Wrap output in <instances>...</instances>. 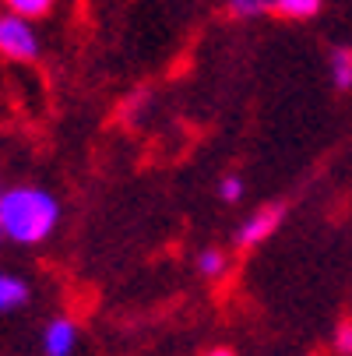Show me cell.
Segmentation results:
<instances>
[{"mask_svg": "<svg viewBox=\"0 0 352 356\" xmlns=\"http://www.w3.org/2000/svg\"><path fill=\"white\" fill-rule=\"evenodd\" d=\"M60 201L53 191L39 184H18L8 187L0 197V233L8 243L18 247H35L46 243L60 226Z\"/></svg>", "mask_w": 352, "mask_h": 356, "instance_id": "1", "label": "cell"}, {"mask_svg": "<svg viewBox=\"0 0 352 356\" xmlns=\"http://www.w3.org/2000/svg\"><path fill=\"white\" fill-rule=\"evenodd\" d=\"M39 49H42V42L28 18L0 11V57L15 60V64H32L39 57Z\"/></svg>", "mask_w": 352, "mask_h": 356, "instance_id": "2", "label": "cell"}, {"mask_svg": "<svg viewBox=\"0 0 352 356\" xmlns=\"http://www.w3.org/2000/svg\"><path fill=\"white\" fill-rule=\"evenodd\" d=\"M282 219H285V205H265L254 216L243 219V226L233 233V243L236 247H258L282 226Z\"/></svg>", "mask_w": 352, "mask_h": 356, "instance_id": "3", "label": "cell"}, {"mask_svg": "<svg viewBox=\"0 0 352 356\" xmlns=\"http://www.w3.org/2000/svg\"><path fill=\"white\" fill-rule=\"evenodd\" d=\"M78 339H81V328L74 318H53L46 328H42V353L46 356H71L78 349Z\"/></svg>", "mask_w": 352, "mask_h": 356, "instance_id": "4", "label": "cell"}, {"mask_svg": "<svg viewBox=\"0 0 352 356\" xmlns=\"http://www.w3.org/2000/svg\"><path fill=\"white\" fill-rule=\"evenodd\" d=\"M32 300V286L15 275V272H0V314H15Z\"/></svg>", "mask_w": 352, "mask_h": 356, "instance_id": "5", "label": "cell"}, {"mask_svg": "<svg viewBox=\"0 0 352 356\" xmlns=\"http://www.w3.org/2000/svg\"><path fill=\"white\" fill-rule=\"evenodd\" d=\"M328 74L338 92L352 88V46H335L328 54Z\"/></svg>", "mask_w": 352, "mask_h": 356, "instance_id": "6", "label": "cell"}, {"mask_svg": "<svg viewBox=\"0 0 352 356\" xmlns=\"http://www.w3.org/2000/svg\"><path fill=\"white\" fill-rule=\"evenodd\" d=\"M324 0H275V15H282L285 22H310L321 15Z\"/></svg>", "mask_w": 352, "mask_h": 356, "instance_id": "7", "label": "cell"}, {"mask_svg": "<svg viewBox=\"0 0 352 356\" xmlns=\"http://www.w3.org/2000/svg\"><path fill=\"white\" fill-rule=\"evenodd\" d=\"M4 11L11 15H22V18H46L53 11V0H4Z\"/></svg>", "mask_w": 352, "mask_h": 356, "instance_id": "8", "label": "cell"}, {"mask_svg": "<svg viewBox=\"0 0 352 356\" xmlns=\"http://www.w3.org/2000/svg\"><path fill=\"white\" fill-rule=\"evenodd\" d=\"M275 8V0H226V11L233 18H261Z\"/></svg>", "mask_w": 352, "mask_h": 356, "instance_id": "9", "label": "cell"}, {"mask_svg": "<svg viewBox=\"0 0 352 356\" xmlns=\"http://www.w3.org/2000/svg\"><path fill=\"white\" fill-rule=\"evenodd\" d=\"M197 272L205 275V279H219L226 272V254L219 247H205L197 254Z\"/></svg>", "mask_w": 352, "mask_h": 356, "instance_id": "10", "label": "cell"}, {"mask_svg": "<svg viewBox=\"0 0 352 356\" xmlns=\"http://www.w3.org/2000/svg\"><path fill=\"white\" fill-rule=\"evenodd\" d=\"M215 191H219V197L226 201V205H236V201H243V191H246V187H243V177H240V173H226Z\"/></svg>", "mask_w": 352, "mask_h": 356, "instance_id": "11", "label": "cell"}, {"mask_svg": "<svg viewBox=\"0 0 352 356\" xmlns=\"http://www.w3.org/2000/svg\"><path fill=\"white\" fill-rule=\"evenodd\" d=\"M335 349H338L342 356H352V321H342V325L335 328Z\"/></svg>", "mask_w": 352, "mask_h": 356, "instance_id": "12", "label": "cell"}, {"mask_svg": "<svg viewBox=\"0 0 352 356\" xmlns=\"http://www.w3.org/2000/svg\"><path fill=\"white\" fill-rule=\"evenodd\" d=\"M205 356H233L229 349H212V353H205Z\"/></svg>", "mask_w": 352, "mask_h": 356, "instance_id": "13", "label": "cell"}, {"mask_svg": "<svg viewBox=\"0 0 352 356\" xmlns=\"http://www.w3.org/2000/svg\"><path fill=\"white\" fill-rule=\"evenodd\" d=\"M4 191H8V184H4V180H0V197H4Z\"/></svg>", "mask_w": 352, "mask_h": 356, "instance_id": "14", "label": "cell"}, {"mask_svg": "<svg viewBox=\"0 0 352 356\" xmlns=\"http://www.w3.org/2000/svg\"><path fill=\"white\" fill-rule=\"evenodd\" d=\"M0 243H4V233H0Z\"/></svg>", "mask_w": 352, "mask_h": 356, "instance_id": "15", "label": "cell"}]
</instances>
